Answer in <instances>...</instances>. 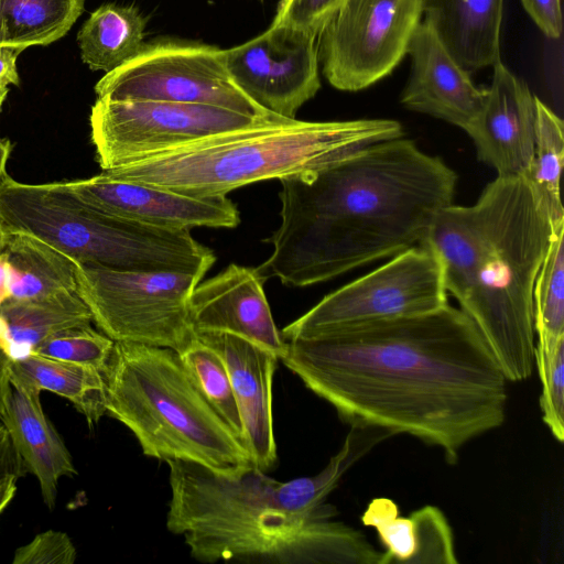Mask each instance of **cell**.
<instances>
[{
  "instance_id": "obj_37",
  "label": "cell",
  "mask_w": 564,
  "mask_h": 564,
  "mask_svg": "<svg viewBox=\"0 0 564 564\" xmlns=\"http://www.w3.org/2000/svg\"><path fill=\"white\" fill-rule=\"evenodd\" d=\"M22 50L0 46V87L19 85L20 77L17 69V59Z\"/></svg>"
},
{
  "instance_id": "obj_16",
  "label": "cell",
  "mask_w": 564,
  "mask_h": 564,
  "mask_svg": "<svg viewBox=\"0 0 564 564\" xmlns=\"http://www.w3.org/2000/svg\"><path fill=\"white\" fill-rule=\"evenodd\" d=\"M492 66L484 106L466 133L478 159L495 169L497 176H522L533 156L535 96L501 59Z\"/></svg>"
},
{
  "instance_id": "obj_39",
  "label": "cell",
  "mask_w": 564,
  "mask_h": 564,
  "mask_svg": "<svg viewBox=\"0 0 564 564\" xmlns=\"http://www.w3.org/2000/svg\"><path fill=\"white\" fill-rule=\"evenodd\" d=\"M11 297L10 274L7 257L0 252V307Z\"/></svg>"
},
{
  "instance_id": "obj_34",
  "label": "cell",
  "mask_w": 564,
  "mask_h": 564,
  "mask_svg": "<svg viewBox=\"0 0 564 564\" xmlns=\"http://www.w3.org/2000/svg\"><path fill=\"white\" fill-rule=\"evenodd\" d=\"M343 0H293L283 11L276 12L274 19L306 30L318 36L324 25L337 10Z\"/></svg>"
},
{
  "instance_id": "obj_42",
  "label": "cell",
  "mask_w": 564,
  "mask_h": 564,
  "mask_svg": "<svg viewBox=\"0 0 564 564\" xmlns=\"http://www.w3.org/2000/svg\"><path fill=\"white\" fill-rule=\"evenodd\" d=\"M9 93V88L8 87H0V112H1V109H2V105L4 102V99L7 97Z\"/></svg>"
},
{
  "instance_id": "obj_12",
  "label": "cell",
  "mask_w": 564,
  "mask_h": 564,
  "mask_svg": "<svg viewBox=\"0 0 564 564\" xmlns=\"http://www.w3.org/2000/svg\"><path fill=\"white\" fill-rule=\"evenodd\" d=\"M421 15L420 0H343L317 37L327 82L358 91L388 76L408 53Z\"/></svg>"
},
{
  "instance_id": "obj_25",
  "label": "cell",
  "mask_w": 564,
  "mask_h": 564,
  "mask_svg": "<svg viewBox=\"0 0 564 564\" xmlns=\"http://www.w3.org/2000/svg\"><path fill=\"white\" fill-rule=\"evenodd\" d=\"M86 0H0V46L25 50L63 37Z\"/></svg>"
},
{
  "instance_id": "obj_30",
  "label": "cell",
  "mask_w": 564,
  "mask_h": 564,
  "mask_svg": "<svg viewBox=\"0 0 564 564\" xmlns=\"http://www.w3.org/2000/svg\"><path fill=\"white\" fill-rule=\"evenodd\" d=\"M366 527H372L386 547L381 564H410L416 550L412 518L399 516L398 505L389 498L372 499L361 516Z\"/></svg>"
},
{
  "instance_id": "obj_1",
  "label": "cell",
  "mask_w": 564,
  "mask_h": 564,
  "mask_svg": "<svg viewBox=\"0 0 564 564\" xmlns=\"http://www.w3.org/2000/svg\"><path fill=\"white\" fill-rule=\"evenodd\" d=\"M280 361L343 421L410 434L449 463L506 419L508 380L476 324L449 304L289 340Z\"/></svg>"
},
{
  "instance_id": "obj_22",
  "label": "cell",
  "mask_w": 564,
  "mask_h": 564,
  "mask_svg": "<svg viewBox=\"0 0 564 564\" xmlns=\"http://www.w3.org/2000/svg\"><path fill=\"white\" fill-rule=\"evenodd\" d=\"M10 382L25 390L50 391L68 400L91 426L107 414V386L102 371L31 354L11 359Z\"/></svg>"
},
{
  "instance_id": "obj_7",
  "label": "cell",
  "mask_w": 564,
  "mask_h": 564,
  "mask_svg": "<svg viewBox=\"0 0 564 564\" xmlns=\"http://www.w3.org/2000/svg\"><path fill=\"white\" fill-rule=\"evenodd\" d=\"M0 224L9 234L42 240L77 264L203 278L216 261L214 251L191 230L158 228L108 214L83 200L66 182L28 184L4 174Z\"/></svg>"
},
{
  "instance_id": "obj_6",
  "label": "cell",
  "mask_w": 564,
  "mask_h": 564,
  "mask_svg": "<svg viewBox=\"0 0 564 564\" xmlns=\"http://www.w3.org/2000/svg\"><path fill=\"white\" fill-rule=\"evenodd\" d=\"M104 375L107 414L130 430L145 456L193 462L223 474L252 465L174 349L115 341Z\"/></svg>"
},
{
  "instance_id": "obj_18",
  "label": "cell",
  "mask_w": 564,
  "mask_h": 564,
  "mask_svg": "<svg viewBox=\"0 0 564 564\" xmlns=\"http://www.w3.org/2000/svg\"><path fill=\"white\" fill-rule=\"evenodd\" d=\"M408 54L412 66L401 95L403 106L466 132L481 111L486 89L475 86L425 21L416 26Z\"/></svg>"
},
{
  "instance_id": "obj_4",
  "label": "cell",
  "mask_w": 564,
  "mask_h": 564,
  "mask_svg": "<svg viewBox=\"0 0 564 564\" xmlns=\"http://www.w3.org/2000/svg\"><path fill=\"white\" fill-rule=\"evenodd\" d=\"M551 238V218L525 178L497 176L475 204L442 209L422 242L508 381L533 372V290Z\"/></svg>"
},
{
  "instance_id": "obj_35",
  "label": "cell",
  "mask_w": 564,
  "mask_h": 564,
  "mask_svg": "<svg viewBox=\"0 0 564 564\" xmlns=\"http://www.w3.org/2000/svg\"><path fill=\"white\" fill-rule=\"evenodd\" d=\"M538 28L549 37L558 39L563 21L560 0H521Z\"/></svg>"
},
{
  "instance_id": "obj_19",
  "label": "cell",
  "mask_w": 564,
  "mask_h": 564,
  "mask_svg": "<svg viewBox=\"0 0 564 564\" xmlns=\"http://www.w3.org/2000/svg\"><path fill=\"white\" fill-rule=\"evenodd\" d=\"M0 421L25 468L39 484L45 506L53 510L58 480L77 474L73 458L41 403V392L12 387Z\"/></svg>"
},
{
  "instance_id": "obj_5",
  "label": "cell",
  "mask_w": 564,
  "mask_h": 564,
  "mask_svg": "<svg viewBox=\"0 0 564 564\" xmlns=\"http://www.w3.org/2000/svg\"><path fill=\"white\" fill-rule=\"evenodd\" d=\"M403 134L401 123L392 119L303 121L275 116L101 174L192 196L227 195L248 184L328 166Z\"/></svg>"
},
{
  "instance_id": "obj_27",
  "label": "cell",
  "mask_w": 564,
  "mask_h": 564,
  "mask_svg": "<svg viewBox=\"0 0 564 564\" xmlns=\"http://www.w3.org/2000/svg\"><path fill=\"white\" fill-rule=\"evenodd\" d=\"M564 219L552 223V238L533 290L534 332L539 345L564 338Z\"/></svg>"
},
{
  "instance_id": "obj_10",
  "label": "cell",
  "mask_w": 564,
  "mask_h": 564,
  "mask_svg": "<svg viewBox=\"0 0 564 564\" xmlns=\"http://www.w3.org/2000/svg\"><path fill=\"white\" fill-rule=\"evenodd\" d=\"M95 91L98 99L209 105L256 118L275 116L235 85L226 67L225 50L193 41L160 39L144 43L134 57L106 73Z\"/></svg>"
},
{
  "instance_id": "obj_33",
  "label": "cell",
  "mask_w": 564,
  "mask_h": 564,
  "mask_svg": "<svg viewBox=\"0 0 564 564\" xmlns=\"http://www.w3.org/2000/svg\"><path fill=\"white\" fill-rule=\"evenodd\" d=\"M76 547L67 533L46 530L14 552L13 564H73Z\"/></svg>"
},
{
  "instance_id": "obj_15",
  "label": "cell",
  "mask_w": 564,
  "mask_h": 564,
  "mask_svg": "<svg viewBox=\"0 0 564 564\" xmlns=\"http://www.w3.org/2000/svg\"><path fill=\"white\" fill-rule=\"evenodd\" d=\"M196 337L223 359L242 425L241 442L252 465L263 471L276 466L272 419V381L279 356L243 337L199 332Z\"/></svg>"
},
{
  "instance_id": "obj_23",
  "label": "cell",
  "mask_w": 564,
  "mask_h": 564,
  "mask_svg": "<svg viewBox=\"0 0 564 564\" xmlns=\"http://www.w3.org/2000/svg\"><path fill=\"white\" fill-rule=\"evenodd\" d=\"M145 28L147 18L133 6L98 7L77 35L82 61L91 70H115L139 53Z\"/></svg>"
},
{
  "instance_id": "obj_21",
  "label": "cell",
  "mask_w": 564,
  "mask_h": 564,
  "mask_svg": "<svg viewBox=\"0 0 564 564\" xmlns=\"http://www.w3.org/2000/svg\"><path fill=\"white\" fill-rule=\"evenodd\" d=\"M91 322V313L76 290L9 299L0 307V347L11 359H19L33 354L53 334Z\"/></svg>"
},
{
  "instance_id": "obj_44",
  "label": "cell",
  "mask_w": 564,
  "mask_h": 564,
  "mask_svg": "<svg viewBox=\"0 0 564 564\" xmlns=\"http://www.w3.org/2000/svg\"><path fill=\"white\" fill-rule=\"evenodd\" d=\"M292 1L293 0H282L279 6L278 12H283L291 4Z\"/></svg>"
},
{
  "instance_id": "obj_2",
  "label": "cell",
  "mask_w": 564,
  "mask_h": 564,
  "mask_svg": "<svg viewBox=\"0 0 564 564\" xmlns=\"http://www.w3.org/2000/svg\"><path fill=\"white\" fill-rule=\"evenodd\" d=\"M279 181L281 224L254 270L263 282L308 286L422 243L457 175L400 137Z\"/></svg>"
},
{
  "instance_id": "obj_8",
  "label": "cell",
  "mask_w": 564,
  "mask_h": 564,
  "mask_svg": "<svg viewBox=\"0 0 564 564\" xmlns=\"http://www.w3.org/2000/svg\"><path fill=\"white\" fill-rule=\"evenodd\" d=\"M202 276L180 271L113 270L77 264L76 291L113 341L180 352L195 337L188 301Z\"/></svg>"
},
{
  "instance_id": "obj_41",
  "label": "cell",
  "mask_w": 564,
  "mask_h": 564,
  "mask_svg": "<svg viewBox=\"0 0 564 564\" xmlns=\"http://www.w3.org/2000/svg\"><path fill=\"white\" fill-rule=\"evenodd\" d=\"M12 145L9 140L0 139V180L7 174V163L11 154Z\"/></svg>"
},
{
  "instance_id": "obj_14",
  "label": "cell",
  "mask_w": 564,
  "mask_h": 564,
  "mask_svg": "<svg viewBox=\"0 0 564 564\" xmlns=\"http://www.w3.org/2000/svg\"><path fill=\"white\" fill-rule=\"evenodd\" d=\"M83 200L108 214L143 225L191 230L197 227L236 228L240 215L227 195L192 196L130 181L99 175L66 182Z\"/></svg>"
},
{
  "instance_id": "obj_13",
  "label": "cell",
  "mask_w": 564,
  "mask_h": 564,
  "mask_svg": "<svg viewBox=\"0 0 564 564\" xmlns=\"http://www.w3.org/2000/svg\"><path fill=\"white\" fill-rule=\"evenodd\" d=\"M317 37L273 19L260 35L225 50L229 76L262 109L294 119L321 88Z\"/></svg>"
},
{
  "instance_id": "obj_17",
  "label": "cell",
  "mask_w": 564,
  "mask_h": 564,
  "mask_svg": "<svg viewBox=\"0 0 564 564\" xmlns=\"http://www.w3.org/2000/svg\"><path fill=\"white\" fill-rule=\"evenodd\" d=\"M263 283L254 268L236 263L199 282L188 301L194 333L234 334L273 351L280 360L286 341L273 321Z\"/></svg>"
},
{
  "instance_id": "obj_3",
  "label": "cell",
  "mask_w": 564,
  "mask_h": 564,
  "mask_svg": "<svg viewBox=\"0 0 564 564\" xmlns=\"http://www.w3.org/2000/svg\"><path fill=\"white\" fill-rule=\"evenodd\" d=\"M394 433L351 425L341 448L314 476L280 481L254 465L234 474L185 460H166L171 499L167 530L183 535L204 563L381 564L358 530L334 521L326 503L343 475Z\"/></svg>"
},
{
  "instance_id": "obj_31",
  "label": "cell",
  "mask_w": 564,
  "mask_h": 564,
  "mask_svg": "<svg viewBox=\"0 0 564 564\" xmlns=\"http://www.w3.org/2000/svg\"><path fill=\"white\" fill-rule=\"evenodd\" d=\"M534 365L542 383L540 406L544 424L556 441H564V339L535 344Z\"/></svg>"
},
{
  "instance_id": "obj_40",
  "label": "cell",
  "mask_w": 564,
  "mask_h": 564,
  "mask_svg": "<svg viewBox=\"0 0 564 564\" xmlns=\"http://www.w3.org/2000/svg\"><path fill=\"white\" fill-rule=\"evenodd\" d=\"M17 477L9 478L0 482V513L7 508V506L13 499L17 492Z\"/></svg>"
},
{
  "instance_id": "obj_11",
  "label": "cell",
  "mask_w": 564,
  "mask_h": 564,
  "mask_svg": "<svg viewBox=\"0 0 564 564\" xmlns=\"http://www.w3.org/2000/svg\"><path fill=\"white\" fill-rule=\"evenodd\" d=\"M269 118L209 105L97 98L90 138L105 171Z\"/></svg>"
},
{
  "instance_id": "obj_26",
  "label": "cell",
  "mask_w": 564,
  "mask_h": 564,
  "mask_svg": "<svg viewBox=\"0 0 564 564\" xmlns=\"http://www.w3.org/2000/svg\"><path fill=\"white\" fill-rule=\"evenodd\" d=\"M535 134L533 156L522 175L551 221L564 219L560 178L564 160L563 121L535 97Z\"/></svg>"
},
{
  "instance_id": "obj_32",
  "label": "cell",
  "mask_w": 564,
  "mask_h": 564,
  "mask_svg": "<svg viewBox=\"0 0 564 564\" xmlns=\"http://www.w3.org/2000/svg\"><path fill=\"white\" fill-rule=\"evenodd\" d=\"M416 550L410 564H457L454 536L444 513L435 506L413 511Z\"/></svg>"
},
{
  "instance_id": "obj_20",
  "label": "cell",
  "mask_w": 564,
  "mask_h": 564,
  "mask_svg": "<svg viewBox=\"0 0 564 564\" xmlns=\"http://www.w3.org/2000/svg\"><path fill=\"white\" fill-rule=\"evenodd\" d=\"M437 37L468 74L500 61L503 0H420Z\"/></svg>"
},
{
  "instance_id": "obj_43",
  "label": "cell",
  "mask_w": 564,
  "mask_h": 564,
  "mask_svg": "<svg viewBox=\"0 0 564 564\" xmlns=\"http://www.w3.org/2000/svg\"><path fill=\"white\" fill-rule=\"evenodd\" d=\"M6 237H7V231L3 229V227L0 224V251L3 248Z\"/></svg>"
},
{
  "instance_id": "obj_29",
  "label": "cell",
  "mask_w": 564,
  "mask_h": 564,
  "mask_svg": "<svg viewBox=\"0 0 564 564\" xmlns=\"http://www.w3.org/2000/svg\"><path fill=\"white\" fill-rule=\"evenodd\" d=\"M115 341L91 325L75 326L57 332L42 341L33 354L88 366L105 371Z\"/></svg>"
},
{
  "instance_id": "obj_38",
  "label": "cell",
  "mask_w": 564,
  "mask_h": 564,
  "mask_svg": "<svg viewBox=\"0 0 564 564\" xmlns=\"http://www.w3.org/2000/svg\"><path fill=\"white\" fill-rule=\"evenodd\" d=\"M10 362L11 358L0 347V416L4 410L8 395L12 389L10 382Z\"/></svg>"
},
{
  "instance_id": "obj_9",
  "label": "cell",
  "mask_w": 564,
  "mask_h": 564,
  "mask_svg": "<svg viewBox=\"0 0 564 564\" xmlns=\"http://www.w3.org/2000/svg\"><path fill=\"white\" fill-rule=\"evenodd\" d=\"M447 303L436 253L424 243L391 257L373 271L324 296L285 326V341L356 325L421 315Z\"/></svg>"
},
{
  "instance_id": "obj_24",
  "label": "cell",
  "mask_w": 564,
  "mask_h": 564,
  "mask_svg": "<svg viewBox=\"0 0 564 564\" xmlns=\"http://www.w3.org/2000/svg\"><path fill=\"white\" fill-rule=\"evenodd\" d=\"M10 274V299H33L76 290L77 263L25 234L7 232L3 248Z\"/></svg>"
},
{
  "instance_id": "obj_36",
  "label": "cell",
  "mask_w": 564,
  "mask_h": 564,
  "mask_svg": "<svg viewBox=\"0 0 564 564\" xmlns=\"http://www.w3.org/2000/svg\"><path fill=\"white\" fill-rule=\"evenodd\" d=\"M24 464L17 453L10 436L0 421V482L24 474Z\"/></svg>"
},
{
  "instance_id": "obj_28",
  "label": "cell",
  "mask_w": 564,
  "mask_h": 564,
  "mask_svg": "<svg viewBox=\"0 0 564 564\" xmlns=\"http://www.w3.org/2000/svg\"><path fill=\"white\" fill-rule=\"evenodd\" d=\"M178 355L203 397L241 440L240 415L223 359L196 335Z\"/></svg>"
}]
</instances>
